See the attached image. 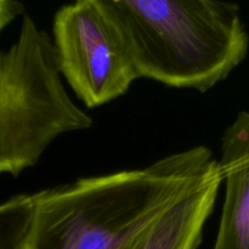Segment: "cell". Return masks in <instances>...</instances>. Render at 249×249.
Here are the masks:
<instances>
[{"instance_id": "6da1fadb", "label": "cell", "mask_w": 249, "mask_h": 249, "mask_svg": "<svg viewBox=\"0 0 249 249\" xmlns=\"http://www.w3.org/2000/svg\"><path fill=\"white\" fill-rule=\"evenodd\" d=\"M218 170L211 151L198 146L141 169L34 194L27 249H131L170 207Z\"/></svg>"}, {"instance_id": "7a4b0ae2", "label": "cell", "mask_w": 249, "mask_h": 249, "mask_svg": "<svg viewBox=\"0 0 249 249\" xmlns=\"http://www.w3.org/2000/svg\"><path fill=\"white\" fill-rule=\"evenodd\" d=\"M125 46L140 78L199 92L245 60L249 36L224 0H88Z\"/></svg>"}, {"instance_id": "3957f363", "label": "cell", "mask_w": 249, "mask_h": 249, "mask_svg": "<svg viewBox=\"0 0 249 249\" xmlns=\"http://www.w3.org/2000/svg\"><path fill=\"white\" fill-rule=\"evenodd\" d=\"M91 124L63 87L53 39L26 15L0 51V174L33 167L56 138Z\"/></svg>"}, {"instance_id": "277c9868", "label": "cell", "mask_w": 249, "mask_h": 249, "mask_svg": "<svg viewBox=\"0 0 249 249\" xmlns=\"http://www.w3.org/2000/svg\"><path fill=\"white\" fill-rule=\"evenodd\" d=\"M53 34L60 74L89 108L118 99L140 78L116 32L88 0L61 7Z\"/></svg>"}, {"instance_id": "5b68a950", "label": "cell", "mask_w": 249, "mask_h": 249, "mask_svg": "<svg viewBox=\"0 0 249 249\" xmlns=\"http://www.w3.org/2000/svg\"><path fill=\"white\" fill-rule=\"evenodd\" d=\"M219 169L225 201L213 249H249V112L224 131Z\"/></svg>"}, {"instance_id": "8992f818", "label": "cell", "mask_w": 249, "mask_h": 249, "mask_svg": "<svg viewBox=\"0 0 249 249\" xmlns=\"http://www.w3.org/2000/svg\"><path fill=\"white\" fill-rule=\"evenodd\" d=\"M223 184L220 169L170 207L131 249H197Z\"/></svg>"}, {"instance_id": "52a82bcc", "label": "cell", "mask_w": 249, "mask_h": 249, "mask_svg": "<svg viewBox=\"0 0 249 249\" xmlns=\"http://www.w3.org/2000/svg\"><path fill=\"white\" fill-rule=\"evenodd\" d=\"M34 195H18L0 203V249H27Z\"/></svg>"}, {"instance_id": "ba28073f", "label": "cell", "mask_w": 249, "mask_h": 249, "mask_svg": "<svg viewBox=\"0 0 249 249\" xmlns=\"http://www.w3.org/2000/svg\"><path fill=\"white\" fill-rule=\"evenodd\" d=\"M23 12V6L17 0H0V32Z\"/></svg>"}]
</instances>
